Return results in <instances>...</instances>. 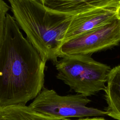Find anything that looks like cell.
<instances>
[{
    "instance_id": "1",
    "label": "cell",
    "mask_w": 120,
    "mask_h": 120,
    "mask_svg": "<svg viewBox=\"0 0 120 120\" xmlns=\"http://www.w3.org/2000/svg\"><path fill=\"white\" fill-rule=\"evenodd\" d=\"M46 62L8 13L0 48V107L33 100L44 88Z\"/></svg>"
},
{
    "instance_id": "10",
    "label": "cell",
    "mask_w": 120,
    "mask_h": 120,
    "mask_svg": "<svg viewBox=\"0 0 120 120\" xmlns=\"http://www.w3.org/2000/svg\"><path fill=\"white\" fill-rule=\"evenodd\" d=\"M10 8L3 0H0V48L5 33L7 15Z\"/></svg>"
},
{
    "instance_id": "5",
    "label": "cell",
    "mask_w": 120,
    "mask_h": 120,
    "mask_svg": "<svg viewBox=\"0 0 120 120\" xmlns=\"http://www.w3.org/2000/svg\"><path fill=\"white\" fill-rule=\"evenodd\" d=\"M120 43V16L112 22L64 42L58 56L90 55Z\"/></svg>"
},
{
    "instance_id": "9",
    "label": "cell",
    "mask_w": 120,
    "mask_h": 120,
    "mask_svg": "<svg viewBox=\"0 0 120 120\" xmlns=\"http://www.w3.org/2000/svg\"><path fill=\"white\" fill-rule=\"evenodd\" d=\"M0 120H61L41 114L29 105L0 107Z\"/></svg>"
},
{
    "instance_id": "3",
    "label": "cell",
    "mask_w": 120,
    "mask_h": 120,
    "mask_svg": "<svg viewBox=\"0 0 120 120\" xmlns=\"http://www.w3.org/2000/svg\"><path fill=\"white\" fill-rule=\"evenodd\" d=\"M56 77L70 90L85 97L105 90L111 70L110 66L93 60L90 55L65 56L55 64Z\"/></svg>"
},
{
    "instance_id": "11",
    "label": "cell",
    "mask_w": 120,
    "mask_h": 120,
    "mask_svg": "<svg viewBox=\"0 0 120 120\" xmlns=\"http://www.w3.org/2000/svg\"><path fill=\"white\" fill-rule=\"evenodd\" d=\"M61 120H70L69 119H62ZM105 120V119L102 118V117H93V118H82V119H79L77 120Z\"/></svg>"
},
{
    "instance_id": "12",
    "label": "cell",
    "mask_w": 120,
    "mask_h": 120,
    "mask_svg": "<svg viewBox=\"0 0 120 120\" xmlns=\"http://www.w3.org/2000/svg\"><path fill=\"white\" fill-rule=\"evenodd\" d=\"M8 0V1H9V0Z\"/></svg>"
},
{
    "instance_id": "7",
    "label": "cell",
    "mask_w": 120,
    "mask_h": 120,
    "mask_svg": "<svg viewBox=\"0 0 120 120\" xmlns=\"http://www.w3.org/2000/svg\"><path fill=\"white\" fill-rule=\"evenodd\" d=\"M53 11L75 15L120 2V0H40Z\"/></svg>"
},
{
    "instance_id": "6",
    "label": "cell",
    "mask_w": 120,
    "mask_h": 120,
    "mask_svg": "<svg viewBox=\"0 0 120 120\" xmlns=\"http://www.w3.org/2000/svg\"><path fill=\"white\" fill-rule=\"evenodd\" d=\"M120 16V2L74 15L65 34L63 43L109 23Z\"/></svg>"
},
{
    "instance_id": "2",
    "label": "cell",
    "mask_w": 120,
    "mask_h": 120,
    "mask_svg": "<svg viewBox=\"0 0 120 120\" xmlns=\"http://www.w3.org/2000/svg\"><path fill=\"white\" fill-rule=\"evenodd\" d=\"M16 23L27 39L46 61L54 65L65 34L74 15L45 7L40 0H10Z\"/></svg>"
},
{
    "instance_id": "8",
    "label": "cell",
    "mask_w": 120,
    "mask_h": 120,
    "mask_svg": "<svg viewBox=\"0 0 120 120\" xmlns=\"http://www.w3.org/2000/svg\"><path fill=\"white\" fill-rule=\"evenodd\" d=\"M104 91L106 115L120 120V65L111 69Z\"/></svg>"
},
{
    "instance_id": "4",
    "label": "cell",
    "mask_w": 120,
    "mask_h": 120,
    "mask_svg": "<svg viewBox=\"0 0 120 120\" xmlns=\"http://www.w3.org/2000/svg\"><path fill=\"white\" fill-rule=\"evenodd\" d=\"M90 101L80 94L61 96L44 87L29 106L41 114L59 120L106 115L105 111L87 106Z\"/></svg>"
}]
</instances>
